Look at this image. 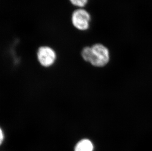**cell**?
<instances>
[{
  "mask_svg": "<svg viewBox=\"0 0 152 151\" xmlns=\"http://www.w3.org/2000/svg\"><path fill=\"white\" fill-rule=\"evenodd\" d=\"M81 56L85 61L90 63L95 67H103L109 60V51L101 44L85 47L82 49Z\"/></svg>",
  "mask_w": 152,
  "mask_h": 151,
  "instance_id": "6da1fadb",
  "label": "cell"
},
{
  "mask_svg": "<svg viewBox=\"0 0 152 151\" xmlns=\"http://www.w3.org/2000/svg\"><path fill=\"white\" fill-rule=\"evenodd\" d=\"M56 52L51 47L42 46L37 50V60L43 67L48 68L53 65L56 61Z\"/></svg>",
  "mask_w": 152,
  "mask_h": 151,
  "instance_id": "7a4b0ae2",
  "label": "cell"
},
{
  "mask_svg": "<svg viewBox=\"0 0 152 151\" xmlns=\"http://www.w3.org/2000/svg\"><path fill=\"white\" fill-rule=\"evenodd\" d=\"M90 15L83 9L75 10L72 15V22L75 27L80 30H86L89 27Z\"/></svg>",
  "mask_w": 152,
  "mask_h": 151,
  "instance_id": "3957f363",
  "label": "cell"
},
{
  "mask_svg": "<svg viewBox=\"0 0 152 151\" xmlns=\"http://www.w3.org/2000/svg\"><path fill=\"white\" fill-rule=\"evenodd\" d=\"M94 148V147L92 141L87 138H84L76 143L73 151H93Z\"/></svg>",
  "mask_w": 152,
  "mask_h": 151,
  "instance_id": "277c9868",
  "label": "cell"
},
{
  "mask_svg": "<svg viewBox=\"0 0 152 151\" xmlns=\"http://www.w3.org/2000/svg\"><path fill=\"white\" fill-rule=\"evenodd\" d=\"M72 4L75 6L83 7L86 5L87 3L88 0H69Z\"/></svg>",
  "mask_w": 152,
  "mask_h": 151,
  "instance_id": "5b68a950",
  "label": "cell"
},
{
  "mask_svg": "<svg viewBox=\"0 0 152 151\" xmlns=\"http://www.w3.org/2000/svg\"><path fill=\"white\" fill-rule=\"evenodd\" d=\"M5 140V134L4 131L1 127H0V146L4 142Z\"/></svg>",
  "mask_w": 152,
  "mask_h": 151,
  "instance_id": "8992f818",
  "label": "cell"
}]
</instances>
